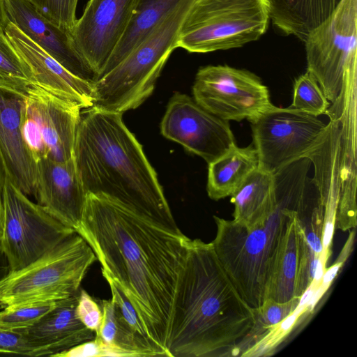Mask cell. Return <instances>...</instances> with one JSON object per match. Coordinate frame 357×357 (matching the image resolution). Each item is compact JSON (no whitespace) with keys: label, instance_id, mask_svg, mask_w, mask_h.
Wrapping results in <instances>:
<instances>
[{"label":"cell","instance_id":"cell-16","mask_svg":"<svg viewBox=\"0 0 357 357\" xmlns=\"http://www.w3.org/2000/svg\"><path fill=\"white\" fill-rule=\"evenodd\" d=\"M4 31L18 55L28 66L33 84L59 98L77 102L82 109L93 106V83L68 70L11 22L7 23Z\"/></svg>","mask_w":357,"mask_h":357},{"label":"cell","instance_id":"cell-23","mask_svg":"<svg viewBox=\"0 0 357 357\" xmlns=\"http://www.w3.org/2000/svg\"><path fill=\"white\" fill-rule=\"evenodd\" d=\"M339 0H269L271 20L285 35L304 42L334 10Z\"/></svg>","mask_w":357,"mask_h":357},{"label":"cell","instance_id":"cell-6","mask_svg":"<svg viewBox=\"0 0 357 357\" xmlns=\"http://www.w3.org/2000/svg\"><path fill=\"white\" fill-rule=\"evenodd\" d=\"M270 21L269 0H194L177 46L191 53L241 47L259 40Z\"/></svg>","mask_w":357,"mask_h":357},{"label":"cell","instance_id":"cell-27","mask_svg":"<svg viewBox=\"0 0 357 357\" xmlns=\"http://www.w3.org/2000/svg\"><path fill=\"white\" fill-rule=\"evenodd\" d=\"M315 289L310 284L302 294L296 309L282 321L272 327L258 342L245 351L241 356L259 357L273 354L275 349L290 333L296 322L307 312V304Z\"/></svg>","mask_w":357,"mask_h":357},{"label":"cell","instance_id":"cell-39","mask_svg":"<svg viewBox=\"0 0 357 357\" xmlns=\"http://www.w3.org/2000/svg\"><path fill=\"white\" fill-rule=\"evenodd\" d=\"M8 22L3 0H0V25L5 28Z\"/></svg>","mask_w":357,"mask_h":357},{"label":"cell","instance_id":"cell-33","mask_svg":"<svg viewBox=\"0 0 357 357\" xmlns=\"http://www.w3.org/2000/svg\"><path fill=\"white\" fill-rule=\"evenodd\" d=\"M76 314L86 327L96 334L98 332L102 319V311L98 302L84 289L79 290Z\"/></svg>","mask_w":357,"mask_h":357},{"label":"cell","instance_id":"cell-12","mask_svg":"<svg viewBox=\"0 0 357 357\" xmlns=\"http://www.w3.org/2000/svg\"><path fill=\"white\" fill-rule=\"evenodd\" d=\"M192 93L200 106L227 121L251 122L273 106L268 89L257 75L227 65L201 67Z\"/></svg>","mask_w":357,"mask_h":357},{"label":"cell","instance_id":"cell-19","mask_svg":"<svg viewBox=\"0 0 357 357\" xmlns=\"http://www.w3.org/2000/svg\"><path fill=\"white\" fill-rule=\"evenodd\" d=\"M22 101V96L0 89V153L7 177L24 194L34 196L38 169L20 130Z\"/></svg>","mask_w":357,"mask_h":357},{"label":"cell","instance_id":"cell-17","mask_svg":"<svg viewBox=\"0 0 357 357\" xmlns=\"http://www.w3.org/2000/svg\"><path fill=\"white\" fill-rule=\"evenodd\" d=\"M37 169L34 194L37 203L77 232L80 227L86 195L73 157L63 162L42 160L37 163Z\"/></svg>","mask_w":357,"mask_h":357},{"label":"cell","instance_id":"cell-36","mask_svg":"<svg viewBox=\"0 0 357 357\" xmlns=\"http://www.w3.org/2000/svg\"><path fill=\"white\" fill-rule=\"evenodd\" d=\"M0 353L32 356L33 349L19 331L0 328Z\"/></svg>","mask_w":357,"mask_h":357},{"label":"cell","instance_id":"cell-35","mask_svg":"<svg viewBox=\"0 0 357 357\" xmlns=\"http://www.w3.org/2000/svg\"><path fill=\"white\" fill-rule=\"evenodd\" d=\"M116 356L114 352L96 335L93 340L81 343L54 357Z\"/></svg>","mask_w":357,"mask_h":357},{"label":"cell","instance_id":"cell-34","mask_svg":"<svg viewBox=\"0 0 357 357\" xmlns=\"http://www.w3.org/2000/svg\"><path fill=\"white\" fill-rule=\"evenodd\" d=\"M319 255L316 254L307 244H303L298 269L296 296L301 297L313 280Z\"/></svg>","mask_w":357,"mask_h":357},{"label":"cell","instance_id":"cell-37","mask_svg":"<svg viewBox=\"0 0 357 357\" xmlns=\"http://www.w3.org/2000/svg\"><path fill=\"white\" fill-rule=\"evenodd\" d=\"M6 178V168L3 160L0 153V238L2 234L3 228V192Z\"/></svg>","mask_w":357,"mask_h":357},{"label":"cell","instance_id":"cell-31","mask_svg":"<svg viewBox=\"0 0 357 357\" xmlns=\"http://www.w3.org/2000/svg\"><path fill=\"white\" fill-rule=\"evenodd\" d=\"M45 18L58 26L72 31L77 21L79 0H28Z\"/></svg>","mask_w":357,"mask_h":357},{"label":"cell","instance_id":"cell-21","mask_svg":"<svg viewBox=\"0 0 357 357\" xmlns=\"http://www.w3.org/2000/svg\"><path fill=\"white\" fill-rule=\"evenodd\" d=\"M231 197L234 221L248 227L264 223L275 208L274 174L257 169Z\"/></svg>","mask_w":357,"mask_h":357},{"label":"cell","instance_id":"cell-14","mask_svg":"<svg viewBox=\"0 0 357 357\" xmlns=\"http://www.w3.org/2000/svg\"><path fill=\"white\" fill-rule=\"evenodd\" d=\"M136 1L89 0L82 16L77 20L71 35L77 50L96 79L123 37Z\"/></svg>","mask_w":357,"mask_h":357},{"label":"cell","instance_id":"cell-38","mask_svg":"<svg viewBox=\"0 0 357 357\" xmlns=\"http://www.w3.org/2000/svg\"><path fill=\"white\" fill-rule=\"evenodd\" d=\"M9 267L6 256L0 248V280L8 273Z\"/></svg>","mask_w":357,"mask_h":357},{"label":"cell","instance_id":"cell-26","mask_svg":"<svg viewBox=\"0 0 357 357\" xmlns=\"http://www.w3.org/2000/svg\"><path fill=\"white\" fill-rule=\"evenodd\" d=\"M33 84L31 73L8 40L0 25V89L23 96Z\"/></svg>","mask_w":357,"mask_h":357},{"label":"cell","instance_id":"cell-9","mask_svg":"<svg viewBox=\"0 0 357 357\" xmlns=\"http://www.w3.org/2000/svg\"><path fill=\"white\" fill-rule=\"evenodd\" d=\"M3 212L0 247L9 271L24 268L76 232L32 202L7 176Z\"/></svg>","mask_w":357,"mask_h":357},{"label":"cell","instance_id":"cell-15","mask_svg":"<svg viewBox=\"0 0 357 357\" xmlns=\"http://www.w3.org/2000/svg\"><path fill=\"white\" fill-rule=\"evenodd\" d=\"M8 19L75 75L93 83L96 75L77 50L71 32L43 16L28 0H3Z\"/></svg>","mask_w":357,"mask_h":357},{"label":"cell","instance_id":"cell-40","mask_svg":"<svg viewBox=\"0 0 357 357\" xmlns=\"http://www.w3.org/2000/svg\"><path fill=\"white\" fill-rule=\"evenodd\" d=\"M0 248H1V247H0Z\"/></svg>","mask_w":357,"mask_h":357},{"label":"cell","instance_id":"cell-28","mask_svg":"<svg viewBox=\"0 0 357 357\" xmlns=\"http://www.w3.org/2000/svg\"><path fill=\"white\" fill-rule=\"evenodd\" d=\"M330 105L318 82L308 71L296 79L290 107L318 117L328 112Z\"/></svg>","mask_w":357,"mask_h":357},{"label":"cell","instance_id":"cell-2","mask_svg":"<svg viewBox=\"0 0 357 357\" xmlns=\"http://www.w3.org/2000/svg\"><path fill=\"white\" fill-rule=\"evenodd\" d=\"M255 322V310L233 285L212 243L190 239L173 301L169 356H241Z\"/></svg>","mask_w":357,"mask_h":357},{"label":"cell","instance_id":"cell-22","mask_svg":"<svg viewBox=\"0 0 357 357\" xmlns=\"http://www.w3.org/2000/svg\"><path fill=\"white\" fill-rule=\"evenodd\" d=\"M259 165L254 146H233L208 164L206 185L208 197L217 201L231 196L246 178L259 168Z\"/></svg>","mask_w":357,"mask_h":357},{"label":"cell","instance_id":"cell-8","mask_svg":"<svg viewBox=\"0 0 357 357\" xmlns=\"http://www.w3.org/2000/svg\"><path fill=\"white\" fill-rule=\"evenodd\" d=\"M304 43L307 71L335 104L347 85L356 84L357 0H339L333 12L308 33Z\"/></svg>","mask_w":357,"mask_h":357},{"label":"cell","instance_id":"cell-25","mask_svg":"<svg viewBox=\"0 0 357 357\" xmlns=\"http://www.w3.org/2000/svg\"><path fill=\"white\" fill-rule=\"evenodd\" d=\"M102 319L96 334L116 356H159L151 342L135 331L125 321L114 302L100 300Z\"/></svg>","mask_w":357,"mask_h":357},{"label":"cell","instance_id":"cell-29","mask_svg":"<svg viewBox=\"0 0 357 357\" xmlns=\"http://www.w3.org/2000/svg\"><path fill=\"white\" fill-rule=\"evenodd\" d=\"M300 298L294 297L286 302H278L268 298L260 307L255 310V322L250 334L248 349L289 315L298 305Z\"/></svg>","mask_w":357,"mask_h":357},{"label":"cell","instance_id":"cell-1","mask_svg":"<svg viewBox=\"0 0 357 357\" xmlns=\"http://www.w3.org/2000/svg\"><path fill=\"white\" fill-rule=\"evenodd\" d=\"M135 308L159 356L167 342L173 301L190 238L176 224L99 194H86L77 231Z\"/></svg>","mask_w":357,"mask_h":357},{"label":"cell","instance_id":"cell-3","mask_svg":"<svg viewBox=\"0 0 357 357\" xmlns=\"http://www.w3.org/2000/svg\"><path fill=\"white\" fill-rule=\"evenodd\" d=\"M73 158L86 195H102L176 224L157 174L121 113L82 109Z\"/></svg>","mask_w":357,"mask_h":357},{"label":"cell","instance_id":"cell-24","mask_svg":"<svg viewBox=\"0 0 357 357\" xmlns=\"http://www.w3.org/2000/svg\"><path fill=\"white\" fill-rule=\"evenodd\" d=\"M183 1L137 0L129 24L98 77L120 63Z\"/></svg>","mask_w":357,"mask_h":357},{"label":"cell","instance_id":"cell-18","mask_svg":"<svg viewBox=\"0 0 357 357\" xmlns=\"http://www.w3.org/2000/svg\"><path fill=\"white\" fill-rule=\"evenodd\" d=\"M78 296L79 293L57 301L34 324L17 330L33 349L32 356H54L95 338L96 333L77 317Z\"/></svg>","mask_w":357,"mask_h":357},{"label":"cell","instance_id":"cell-4","mask_svg":"<svg viewBox=\"0 0 357 357\" xmlns=\"http://www.w3.org/2000/svg\"><path fill=\"white\" fill-rule=\"evenodd\" d=\"M290 211L275 206L266 221L254 227L213 216L216 234L211 243L217 257L241 297L254 310L268 298L275 258Z\"/></svg>","mask_w":357,"mask_h":357},{"label":"cell","instance_id":"cell-13","mask_svg":"<svg viewBox=\"0 0 357 357\" xmlns=\"http://www.w3.org/2000/svg\"><path fill=\"white\" fill-rule=\"evenodd\" d=\"M162 135L181 144L208 165L236 146L229 121L212 114L178 92L170 98L160 123Z\"/></svg>","mask_w":357,"mask_h":357},{"label":"cell","instance_id":"cell-30","mask_svg":"<svg viewBox=\"0 0 357 357\" xmlns=\"http://www.w3.org/2000/svg\"><path fill=\"white\" fill-rule=\"evenodd\" d=\"M56 301L29 302L6 306L0 311V328L17 331L29 327L50 312Z\"/></svg>","mask_w":357,"mask_h":357},{"label":"cell","instance_id":"cell-32","mask_svg":"<svg viewBox=\"0 0 357 357\" xmlns=\"http://www.w3.org/2000/svg\"><path fill=\"white\" fill-rule=\"evenodd\" d=\"M355 238V229H354L348 236V238L343 246L337 259L331 266L326 268L321 282L318 288L313 293L307 306V312H311L314 309L316 305L329 289L331 283L337 275V273L347 261L352 252Z\"/></svg>","mask_w":357,"mask_h":357},{"label":"cell","instance_id":"cell-11","mask_svg":"<svg viewBox=\"0 0 357 357\" xmlns=\"http://www.w3.org/2000/svg\"><path fill=\"white\" fill-rule=\"evenodd\" d=\"M250 123L259 168L271 174L307 158L321 142L328 126L317 116L274 105Z\"/></svg>","mask_w":357,"mask_h":357},{"label":"cell","instance_id":"cell-20","mask_svg":"<svg viewBox=\"0 0 357 357\" xmlns=\"http://www.w3.org/2000/svg\"><path fill=\"white\" fill-rule=\"evenodd\" d=\"M301 214L290 211L280 241L268 287V298L286 302L296 296V284L302 248L305 241Z\"/></svg>","mask_w":357,"mask_h":357},{"label":"cell","instance_id":"cell-10","mask_svg":"<svg viewBox=\"0 0 357 357\" xmlns=\"http://www.w3.org/2000/svg\"><path fill=\"white\" fill-rule=\"evenodd\" d=\"M82 108L31 84L22 96L20 130L24 142L37 164L73 157Z\"/></svg>","mask_w":357,"mask_h":357},{"label":"cell","instance_id":"cell-5","mask_svg":"<svg viewBox=\"0 0 357 357\" xmlns=\"http://www.w3.org/2000/svg\"><path fill=\"white\" fill-rule=\"evenodd\" d=\"M194 0H183L120 63L93 83V106L123 114L153 93L172 52L181 25Z\"/></svg>","mask_w":357,"mask_h":357},{"label":"cell","instance_id":"cell-7","mask_svg":"<svg viewBox=\"0 0 357 357\" xmlns=\"http://www.w3.org/2000/svg\"><path fill=\"white\" fill-rule=\"evenodd\" d=\"M97 257L75 232L23 268L8 271L0 280V306L56 301L79 293Z\"/></svg>","mask_w":357,"mask_h":357}]
</instances>
